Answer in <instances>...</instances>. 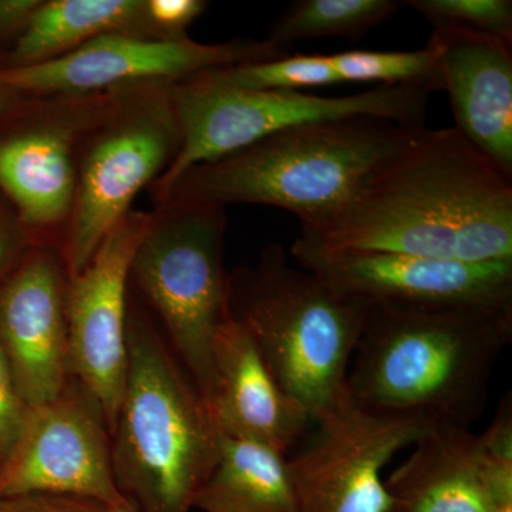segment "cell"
I'll list each match as a JSON object with an SVG mask.
<instances>
[{
  "mask_svg": "<svg viewBox=\"0 0 512 512\" xmlns=\"http://www.w3.org/2000/svg\"><path fill=\"white\" fill-rule=\"evenodd\" d=\"M299 239L332 254L512 261V178L456 128H424L345 210Z\"/></svg>",
  "mask_w": 512,
  "mask_h": 512,
  "instance_id": "cell-1",
  "label": "cell"
},
{
  "mask_svg": "<svg viewBox=\"0 0 512 512\" xmlns=\"http://www.w3.org/2000/svg\"><path fill=\"white\" fill-rule=\"evenodd\" d=\"M511 340L512 311L372 306L346 387L373 412L471 429Z\"/></svg>",
  "mask_w": 512,
  "mask_h": 512,
  "instance_id": "cell-2",
  "label": "cell"
},
{
  "mask_svg": "<svg viewBox=\"0 0 512 512\" xmlns=\"http://www.w3.org/2000/svg\"><path fill=\"white\" fill-rule=\"evenodd\" d=\"M426 127L377 117L319 121L194 165L153 198L227 208L269 205L298 217L301 232L332 221Z\"/></svg>",
  "mask_w": 512,
  "mask_h": 512,
  "instance_id": "cell-3",
  "label": "cell"
},
{
  "mask_svg": "<svg viewBox=\"0 0 512 512\" xmlns=\"http://www.w3.org/2000/svg\"><path fill=\"white\" fill-rule=\"evenodd\" d=\"M127 372L111 431L114 480L136 512H191L210 476L221 434L207 404L130 291Z\"/></svg>",
  "mask_w": 512,
  "mask_h": 512,
  "instance_id": "cell-4",
  "label": "cell"
},
{
  "mask_svg": "<svg viewBox=\"0 0 512 512\" xmlns=\"http://www.w3.org/2000/svg\"><path fill=\"white\" fill-rule=\"evenodd\" d=\"M370 308L292 265L281 244L228 272L229 318L247 330L276 382L312 421L345 392Z\"/></svg>",
  "mask_w": 512,
  "mask_h": 512,
  "instance_id": "cell-5",
  "label": "cell"
},
{
  "mask_svg": "<svg viewBox=\"0 0 512 512\" xmlns=\"http://www.w3.org/2000/svg\"><path fill=\"white\" fill-rule=\"evenodd\" d=\"M225 229V208L180 201L156 205L128 279L207 406L214 389L215 336L229 319Z\"/></svg>",
  "mask_w": 512,
  "mask_h": 512,
  "instance_id": "cell-6",
  "label": "cell"
},
{
  "mask_svg": "<svg viewBox=\"0 0 512 512\" xmlns=\"http://www.w3.org/2000/svg\"><path fill=\"white\" fill-rule=\"evenodd\" d=\"M173 83L120 84L106 113L84 140L76 195L62 254L70 278L133 210V202L167 173L183 144Z\"/></svg>",
  "mask_w": 512,
  "mask_h": 512,
  "instance_id": "cell-7",
  "label": "cell"
},
{
  "mask_svg": "<svg viewBox=\"0 0 512 512\" xmlns=\"http://www.w3.org/2000/svg\"><path fill=\"white\" fill-rule=\"evenodd\" d=\"M433 93L420 86H376L352 96H316L289 90H249L224 82L215 70L173 83L183 144L163 177L148 188L151 200L194 165L208 163L288 128L348 117H377L426 127Z\"/></svg>",
  "mask_w": 512,
  "mask_h": 512,
  "instance_id": "cell-8",
  "label": "cell"
},
{
  "mask_svg": "<svg viewBox=\"0 0 512 512\" xmlns=\"http://www.w3.org/2000/svg\"><path fill=\"white\" fill-rule=\"evenodd\" d=\"M110 100L111 90L25 96L0 116V194L37 245L62 247L80 150Z\"/></svg>",
  "mask_w": 512,
  "mask_h": 512,
  "instance_id": "cell-9",
  "label": "cell"
},
{
  "mask_svg": "<svg viewBox=\"0 0 512 512\" xmlns=\"http://www.w3.org/2000/svg\"><path fill=\"white\" fill-rule=\"evenodd\" d=\"M430 424L366 409L346 387L286 456L295 512H390L384 467Z\"/></svg>",
  "mask_w": 512,
  "mask_h": 512,
  "instance_id": "cell-10",
  "label": "cell"
},
{
  "mask_svg": "<svg viewBox=\"0 0 512 512\" xmlns=\"http://www.w3.org/2000/svg\"><path fill=\"white\" fill-rule=\"evenodd\" d=\"M36 493L128 504L114 480L106 416L76 377L55 399L29 410L18 443L0 464V497Z\"/></svg>",
  "mask_w": 512,
  "mask_h": 512,
  "instance_id": "cell-11",
  "label": "cell"
},
{
  "mask_svg": "<svg viewBox=\"0 0 512 512\" xmlns=\"http://www.w3.org/2000/svg\"><path fill=\"white\" fill-rule=\"evenodd\" d=\"M289 55L268 40L235 39L200 43L104 35L53 62L25 69L0 70V83L23 96L106 92L134 82H180L211 70L265 62Z\"/></svg>",
  "mask_w": 512,
  "mask_h": 512,
  "instance_id": "cell-12",
  "label": "cell"
},
{
  "mask_svg": "<svg viewBox=\"0 0 512 512\" xmlns=\"http://www.w3.org/2000/svg\"><path fill=\"white\" fill-rule=\"evenodd\" d=\"M296 265L372 306L512 311V261L461 262L396 254H332L296 239Z\"/></svg>",
  "mask_w": 512,
  "mask_h": 512,
  "instance_id": "cell-13",
  "label": "cell"
},
{
  "mask_svg": "<svg viewBox=\"0 0 512 512\" xmlns=\"http://www.w3.org/2000/svg\"><path fill=\"white\" fill-rule=\"evenodd\" d=\"M150 222L151 210L128 212L83 271L70 278L67 318L73 377L100 403L110 436L126 386L130 266Z\"/></svg>",
  "mask_w": 512,
  "mask_h": 512,
  "instance_id": "cell-14",
  "label": "cell"
},
{
  "mask_svg": "<svg viewBox=\"0 0 512 512\" xmlns=\"http://www.w3.org/2000/svg\"><path fill=\"white\" fill-rule=\"evenodd\" d=\"M69 284L60 249L46 245L0 284V348L29 409L55 399L73 377Z\"/></svg>",
  "mask_w": 512,
  "mask_h": 512,
  "instance_id": "cell-15",
  "label": "cell"
},
{
  "mask_svg": "<svg viewBox=\"0 0 512 512\" xmlns=\"http://www.w3.org/2000/svg\"><path fill=\"white\" fill-rule=\"evenodd\" d=\"M430 42L454 128L512 178V42L454 28H433Z\"/></svg>",
  "mask_w": 512,
  "mask_h": 512,
  "instance_id": "cell-16",
  "label": "cell"
},
{
  "mask_svg": "<svg viewBox=\"0 0 512 512\" xmlns=\"http://www.w3.org/2000/svg\"><path fill=\"white\" fill-rule=\"evenodd\" d=\"M208 410L221 436L264 444L285 456L312 424L308 410L276 382L247 330L231 318L215 336Z\"/></svg>",
  "mask_w": 512,
  "mask_h": 512,
  "instance_id": "cell-17",
  "label": "cell"
},
{
  "mask_svg": "<svg viewBox=\"0 0 512 512\" xmlns=\"http://www.w3.org/2000/svg\"><path fill=\"white\" fill-rule=\"evenodd\" d=\"M384 487L392 500L390 512H490L477 434L456 424H430Z\"/></svg>",
  "mask_w": 512,
  "mask_h": 512,
  "instance_id": "cell-18",
  "label": "cell"
},
{
  "mask_svg": "<svg viewBox=\"0 0 512 512\" xmlns=\"http://www.w3.org/2000/svg\"><path fill=\"white\" fill-rule=\"evenodd\" d=\"M158 39L146 0H42L28 26L0 57V70L53 62L104 35Z\"/></svg>",
  "mask_w": 512,
  "mask_h": 512,
  "instance_id": "cell-19",
  "label": "cell"
},
{
  "mask_svg": "<svg viewBox=\"0 0 512 512\" xmlns=\"http://www.w3.org/2000/svg\"><path fill=\"white\" fill-rule=\"evenodd\" d=\"M202 512H295L285 454L221 436L210 476L192 501Z\"/></svg>",
  "mask_w": 512,
  "mask_h": 512,
  "instance_id": "cell-20",
  "label": "cell"
},
{
  "mask_svg": "<svg viewBox=\"0 0 512 512\" xmlns=\"http://www.w3.org/2000/svg\"><path fill=\"white\" fill-rule=\"evenodd\" d=\"M400 6L394 0H298L276 19L266 40L288 50L292 43L322 37L362 39L392 19Z\"/></svg>",
  "mask_w": 512,
  "mask_h": 512,
  "instance_id": "cell-21",
  "label": "cell"
},
{
  "mask_svg": "<svg viewBox=\"0 0 512 512\" xmlns=\"http://www.w3.org/2000/svg\"><path fill=\"white\" fill-rule=\"evenodd\" d=\"M340 82L379 83V86H420L441 90L437 52L433 43L412 52L349 50L329 55Z\"/></svg>",
  "mask_w": 512,
  "mask_h": 512,
  "instance_id": "cell-22",
  "label": "cell"
},
{
  "mask_svg": "<svg viewBox=\"0 0 512 512\" xmlns=\"http://www.w3.org/2000/svg\"><path fill=\"white\" fill-rule=\"evenodd\" d=\"M215 73L224 82L249 90L302 92L311 87L342 83L329 55H286L215 70Z\"/></svg>",
  "mask_w": 512,
  "mask_h": 512,
  "instance_id": "cell-23",
  "label": "cell"
},
{
  "mask_svg": "<svg viewBox=\"0 0 512 512\" xmlns=\"http://www.w3.org/2000/svg\"><path fill=\"white\" fill-rule=\"evenodd\" d=\"M478 464L490 512H512V396L501 400L493 421L477 436Z\"/></svg>",
  "mask_w": 512,
  "mask_h": 512,
  "instance_id": "cell-24",
  "label": "cell"
},
{
  "mask_svg": "<svg viewBox=\"0 0 512 512\" xmlns=\"http://www.w3.org/2000/svg\"><path fill=\"white\" fill-rule=\"evenodd\" d=\"M433 28H454L512 42L511 0H406Z\"/></svg>",
  "mask_w": 512,
  "mask_h": 512,
  "instance_id": "cell-25",
  "label": "cell"
},
{
  "mask_svg": "<svg viewBox=\"0 0 512 512\" xmlns=\"http://www.w3.org/2000/svg\"><path fill=\"white\" fill-rule=\"evenodd\" d=\"M29 410L20 396L8 357L0 348V464L18 443Z\"/></svg>",
  "mask_w": 512,
  "mask_h": 512,
  "instance_id": "cell-26",
  "label": "cell"
},
{
  "mask_svg": "<svg viewBox=\"0 0 512 512\" xmlns=\"http://www.w3.org/2000/svg\"><path fill=\"white\" fill-rule=\"evenodd\" d=\"M37 245L12 204L0 194V284L12 275Z\"/></svg>",
  "mask_w": 512,
  "mask_h": 512,
  "instance_id": "cell-27",
  "label": "cell"
},
{
  "mask_svg": "<svg viewBox=\"0 0 512 512\" xmlns=\"http://www.w3.org/2000/svg\"><path fill=\"white\" fill-rule=\"evenodd\" d=\"M208 5L205 0H146V15L158 39H183Z\"/></svg>",
  "mask_w": 512,
  "mask_h": 512,
  "instance_id": "cell-28",
  "label": "cell"
},
{
  "mask_svg": "<svg viewBox=\"0 0 512 512\" xmlns=\"http://www.w3.org/2000/svg\"><path fill=\"white\" fill-rule=\"evenodd\" d=\"M103 504L56 494H18L0 497V512H100Z\"/></svg>",
  "mask_w": 512,
  "mask_h": 512,
  "instance_id": "cell-29",
  "label": "cell"
},
{
  "mask_svg": "<svg viewBox=\"0 0 512 512\" xmlns=\"http://www.w3.org/2000/svg\"><path fill=\"white\" fill-rule=\"evenodd\" d=\"M40 2L42 0H0V46L5 45L8 50L16 42Z\"/></svg>",
  "mask_w": 512,
  "mask_h": 512,
  "instance_id": "cell-30",
  "label": "cell"
},
{
  "mask_svg": "<svg viewBox=\"0 0 512 512\" xmlns=\"http://www.w3.org/2000/svg\"><path fill=\"white\" fill-rule=\"evenodd\" d=\"M23 97H25L23 94L15 92V90L9 89V87L0 83V116L13 109Z\"/></svg>",
  "mask_w": 512,
  "mask_h": 512,
  "instance_id": "cell-31",
  "label": "cell"
},
{
  "mask_svg": "<svg viewBox=\"0 0 512 512\" xmlns=\"http://www.w3.org/2000/svg\"><path fill=\"white\" fill-rule=\"evenodd\" d=\"M100 512H136V511L133 510V507H131L130 504H123V505L103 504V507H101Z\"/></svg>",
  "mask_w": 512,
  "mask_h": 512,
  "instance_id": "cell-32",
  "label": "cell"
}]
</instances>
